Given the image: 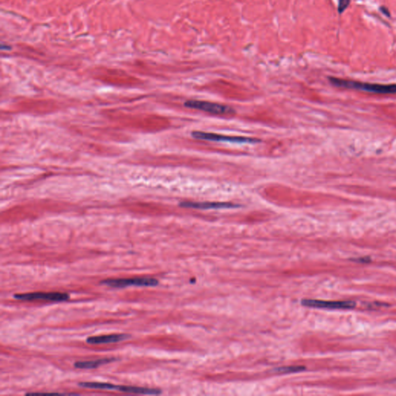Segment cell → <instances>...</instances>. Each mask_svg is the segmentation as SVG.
I'll list each match as a JSON object with an SVG mask.
<instances>
[{
  "label": "cell",
  "mask_w": 396,
  "mask_h": 396,
  "mask_svg": "<svg viewBox=\"0 0 396 396\" xmlns=\"http://www.w3.org/2000/svg\"><path fill=\"white\" fill-rule=\"evenodd\" d=\"M329 81L331 85L337 87V88L355 89V90L363 91L375 93V94H391L396 93V84L381 85V84L364 83V82L340 79V78H333V77H330Z\"/></svg>",
  "instance_id": "6da1fadb"
},
{
  "label": "cell",
  "mask_w": 396,
  "mask_h": 396,
  "mask_svg": "<svg viewBox=\"0 0 396 396\" xmlns=\"http://www.w3.org/2000/svg\"><path fill=\"white\" fill-rule=\"evenodd\" d=\"M112 288H126L128 286H156L159 280L151 277H136L132 279H108L100 282Z\"/></svg>",
  "instance_id": "7a4b0ae2"
},
{
  "label": "cell",
  "mask_w": 396,
  "mask_h": 396,
  "mask_svg": "<svg viewBox=\"0 0 396 396\" xmlns=\"http://www.w3.org/2000/svg\"><path fill=\"white\" fill-rule=\"evenodd\" d=\"M192 136L194 139L207 141L221 142H231L238 144H254L259 142L258 139L242 137V136H228L224 135L216 134L212 133H206L201 131H194L192 133Z\"/></svg>",
  "instance_id": "3957f363"
},
{
  "label": "cell",
  "mask_w": 396,
  "mask_h": 396,
  "mask_svg": "<svg viewBox=\"0 0 396 396\" xmlns=\"http://www.w3.org/2000/svg\"><path fill=\"white\" fill-rule=\"evenodd\" d=\"M184 105L192 109L200 110L214 115H225V114H232L234 112V109L232 107L218 103L210 102V101L189 100L184 103Z\"/></svg>",
  "instance_id": "277c9868"
},
{
  "label": "cell",
  "mask_w": 396,
  "mask_h": 396,
  "mask_svg": "<svg viewBox=\"0 0 396 396\" xmlns=\"http://www.w3.org/2000/svg\"><path fill=\"white\" fill-rule=\"evenodd\" d=\"M301 305L306 307L318 308V309H351L356 306V302L351 300L326 301L320 300V299H303L301 300Z\"/></svg>",
  "instance_id": "5b68a950"
},
{
  "label": "cell",
  "mask_w": 396,
  "mask_h": 396,
  "mask_svg": "<svg viewBox=\"0 0 396 396\" xmlns=\"http://www.w3.org/2000/svg\"><path fill=\"white\" fill-rule=\"evenodd\" d=\"M13 298L19 300L33 301V300H46L50 302H64L69 299L70 295L66 292H28V293L15 294Z\"/></svg>",
  "instance_id": "8992f818"
},
{
  "label": "cell",
  "mask_w": 396,
  "mask_h": 396,
  "mask_svg": "<svg viewBox=\"0 0 396 396\" xmlns=\"http://www.w3.org/2000/svg\"><path fill=\"white\" fill-rule=\"evenodd\" d=\"M185 208L199 209V210H219V209L238 208V204L229 202H182L180 204Z\"/></svg>",
  "instance_id": "52a82bcc"
},
{
  "label": "cell",
  "mask_w": 396,
  "mask_h": 396,
  "mask_svg": "<svg viewBox=\"0 0 396 396\" xmlns=\"http://www.w3.org/2000/svg\"><path fill=\"white\" fill-rule=\"evenodd\" d=\"M131 337V335L126 334H108L100 336H91L86 339V342L89 344H102V343H117L122 340H126Z\"/></svg>",
  "instance_id": "ba28073f"
},
{
  "label": "cell",
  "mask_w": 396,
  "mask_h": 396,
  "mask_svg": "<svg viewBox=\"0 0 396 396\" xmlns=\"http://www.w3.org/2000/svg\"><path fill=\"white\" fill-rule=\"evenodd\" d=\"M117 360L118 359L115 357H105V358L97 359V360H94V361H77L74 364V368H78V369H94V368H97L101 365H104V364L113 362Z\"/></svg>",
  "instance_id": "9c48e42d"
},
{
  "label": "cell",
  "mask_w": 396,
  "mask_h": 396,
  "mask_svg": "<svg viewBox=\"0 0 396 396\" xmlns=\"http://www.w3.org/2000/svg\"><path fill=\"white\" fill-rule=\"evenodd\" d=\"M117 391L126 393H133V394H160L162 393V391H161L160 389L126 385H119Z\"/></svg>",
  "instance_id": "30bf717a"
},
{
  "label": "cell",
  "mask_w": 396,
  "mask_h": 396,
  "mask_svg": "<svg viewBox=\"0 0 396 396\" xmlns=\"http://www.w3.org/2000/svg\"><path fill=\"white\" fill-rule=\"evenodd\" d=\"M78 386L87 388L101 389V390H117L118 386L111 383H105V382H85L78 383Z\"/></svg>",
  "instance_id": "8fae6325"
},
{
  "label": "cell",
  "mask_w": 396,
  "mask_h": 396,
  "mask_svg": "<svg viewBox=\"0 0 396 396\" xmlns=\"http://www.w3.org/2000/svg\"><path fill=\"white\" fill-rule=\"evenodd\" d=\"M306 367L304 366H288V367H280V368H275L274 371L276 373H282V374H292V373H299L302 372L306 370Z\"/></svg>",
  "instance_id": "7c38bea8"
},
{
  "label": "cell",
  "mask_w": 396,
  "mask_h": 396,
  "mask_svg": "<svg viewBox=\"0 0 396 396\" xmlns=\"http://www.w3.org/2000/svg\"><path fill=\"white\" fill-rule=\"evenodd\" d=\"M350 0H339L338 2V12L340 14L343 13V11L348 7Z\"/></svg>",
  "instance_id": "4fadbf2b"
},
{
  "label": "cell",
  "mask_w": 396,
  "mask_h": 396,
  "mask_svg": "<svg viewBox=\"0 0 396 396\" xmlns=\"http://www.w3.org/2000/svg\"><path fill=\"white\" fill-rule=\"evenodd\" d=\"M352 261H354V262H364V263H367V262H370L371 261V258H368V257H363V258H352Z\"/></svg>",
  "instance_id": "5bb4252c"
},
{
  "label": "cell",
  "mask_w": 396,
  "mask_h": 396,
  "mask_svg": "<svg viewBox=\"0 0 396 396\" xmlns=\"http://www.w3.org/2000/svg\"><path fill=\"white\" fill-rule=\"evenodd\" d=\"M380 10L384 15H385V16H388V17H389V16H391V14H390V12H389L388 9L386 7H385V6H382V7L380 8Z\"/></svg>",
  "instance_id": "9a60e30c"
}]
</instances>
